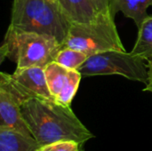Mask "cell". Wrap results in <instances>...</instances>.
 <instances>
[{"label": "cell", "instance_id": "6da1fadb", "mask_svg": "<svg viewBox=\"0 0 152 151\" xmlns=\"http://www.w3.org/2000/svg\"><path fill=\"white\" fill-rule=\"evenodd\" d=\"M21 113L38 146L59 141H74L84 145L94 138L70 106L55 101L30 99L21 105Z\"/></svg>", "mask_w": 152, "mask_h": 151}, {"label": "cell", "instance_id": "7a4b0ae2", "mask_svg": "<svg viewBox=\"0 0 152 151\" xmlns=\"http://www.w3.org/2000/svg\"><path fill=\"white\" fill-rule=\"evenodd\" d=\"M10 26L53 37L62 45L71 23L57 1L13 0Z\"/></svg>", "mask_w": 152, "mask_h": 151}, {"label": "cell", "instance_id": "3957f363", "mask_svg": "<svg viewBox=\"0 0 152 151\" xmlns=\"http://www.w3.org/2000/svg\"><path fill=\"white\" fill-rule=\"evenodd\" d=\"M61 48V44L53 37L9 26L0 48L1 61L7 58L16 63V69L45 68L54 61Z\"/></svg>", "mask_w": 152, "mask_h": 151}, {"label": "cell", "instance_id": "277c9868", "mask_svg": "<svg viewBox=\"0 0 152 151\" xmlns=\"http://www.w3.org/2000/svg\"><path fill=\"white\" fill-rule=\"evenodd\" d=\"M111 11H108L99 12L88 22L71 24L61 47L81 51L89 57L111 50L126 51Z\"/></svg>", "mask_w": 152, "mask_h": 151}, {"label": "cell", "instance_id": "5b68a950", "mask_svg": "<svg viewBox=\"0 0 152 151\" xmlns=\"http://www.w3.org/2000/svg\"><path fill=\"white\" fill-rule=\"evenodd\" d=\"M78 71L84 77L119 75L129 80L148 83L147 63L126 51L111 50L92 55Z\"/></svg>", "mask_w": 152, "mask_h": 151}, {"label": "cell", "instance_id": "8992f818", "mask_svg": "<svg viewBox=\"0 0 152 151\" xmlns=\"http://www.w3.org/2000/svg\"><path fill=\"white\" fill-rule=\"evenodd\" d=\"M0 80L15 91L24 102L30 99L55 101L49 90L44 68L16 69L12 74L1 72Z\"/></svg>", "mask_w": 152, "mask_h": 151}, {"label": "cell", "instance_id": "52a82bcc", "mask_svg": "<svg viewBox=\"0 0 152 151\" xmlns=\"http://www.w3.org/2000/svg\"><path fill=\"white\" fill-rule=\"evenodd\" d=\"M23 100L8 85L0 81V129L33 138L21 113Z\"/></svg>", "mask_w": 152, "mask_h": 151}, {"label": "cell", "instance_id": "ba28073f", "mask_svg": "<svg viewBox=\"0 0 152 151\" xmlns=\"http://www.w3.org/2000/svg\"><path fill=\"white\" fill-rule=\"evenodd\" d=\"M57 3L71 24L88 22L99 13L91 0H57Z\"/></svg>", "mask_w": 152, "mask_h": 151}, {"label": "cell", "instance_id": "9c48e42d", "mask_svg": "<svg viewBox=\"0 0 152 151\" xmlns=\"http://www.w3.org/2000/svg\"><path fill=\"white\" fill-rule=\"evenodd\" d=\"M152 6V0H112L111 12L115 16L118 12L132 19L139 28L143 20L149 16L147 10Z\"/></svg>", "mask_w": 152, "mask_h": 151}, {"label": "cell", "instance_id": "30bf717a", "mask_svg": "<svg viewBox=\"0 0 152 151\" xmlns=\"http://www.w3.org/2000/svg\"><path fill=\"white\" fill-rule=\"evenodd\" d=\"M38 147L34 138L7 129H0V151H35Z\"/></svg>", "mask_w": 152, "mask_h": 151}, {"label": "cell", "instance_id": "8fae6325", "mask_svg": "<svg viewBox=\"0 0 152 151\" xmlns=\"http://www.w3.org/2000/svg\"><path fill=\"white\" fill-rule=\"evenodd\" d=\"M44 69L49 90L56 101V98L63 90L69 80L70 69L61 66L56 61L50 62L44 68Z\"/></svg>", "mask_w": 152, "mask_h": 151}, {"label": "cell", "instance_id": "7c38bea8", "mask_svg": "<svg viewBox=\"0 0 152 151\" xmlns=\"http://www.w3.org/2000/svg\"><path fill=\"white\" fill-rule=\"evenodd\" d=\"M131 53L144 60H152V15H149L138 28V36Z\"/></svg>", "mask_w": 152, "mask_h": 151}, {"label": "cell", "instance_id": "4fadbf2b", "mask_svg": "<svg viewBox=\"0 0 152 151\" xmlns=\"http://www.w3.org/2000/svg\"><path fill=\"white\" fill-rule=\"evenodd\" d=\"M88 58L89 56L81 51L69 47H61L57 53L54 61L69 69L78 70Z\"/></svg>", "mask_w": 152, "mask_h": 151}, {"label": "cell", "instance_id": "5bb4252c", "mask_svg": "<svg viewBox=\"0 0 152 151\" xmlns=\"http://www.w3.org/2000/svg\"><path fill=\"white\" fill-rule=\"evenodd\" d=\"M83 76L78 70L70 69L69 80L61 92V93L56 98V101L64 106H70L77 90L79 87V84L81 81V77Z\"/></svg>", "mask_w": 152, "mask_h": 151}, {"label": "cell", "instance_id": "9a60e30c", "mask_svg": "<svg viewBox=\"0 0 152 151\" xmlns=\"http://www.w3.org/2000/svg\"><path fill=\"white\" fill-rule=\"evenodd\" d=\"M83 146L74 141H59L38 146L35 151H83Z\"/></svg>", "mask_w": 152, "mask_h": 151}, {"label": "cell", "instance_id": "2e32d148", "mask_svg": "<svg viewBox=\"0 0 152 151\" xmlns=\"http://www.w3.org/2000/svg\"><path fill=\"white\" fill-rule=\"evenodd\" d=\"M111 1L112 0H91L98 12L111 11Z\"/></svg>", "mask_w": 152, "mask_h": 151}, {"label": "cell", "instance_id": "e0dca14e", "mask_svg": "<svg viewBox=\"0 0 152 151\" xmlns=\"http://www.w3.org/2000/svg\"><path fill=\"white\" fill-rule=\"evenodd\" d=\"M147 67H148V83L146 84V87L143 89V91L152 93V60L147 61Z\"/></svg>", "mask_w": 152, "mask_h": 151}, {"label": "cell", "instance_id": "ac0fdd59", "mask_svg": "<svg viewBox=\"0 0 152 151\" xmlns=\"http://www.w3.org/2000/svg\"><path fill=\"white\" fill-rule=\"evenodd\" d=\"M52 1H57V0H52Z\"/></svg>", "mask_w": 152, "mask_h": 151}]
</instances>
